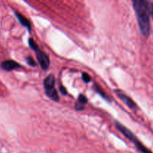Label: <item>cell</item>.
<instances>
[{
  "label": "cell",
  "mask_w": 153,
  "mask_h": 153,
  "mask_svg": "<svg viewBox=\"0 0 153 153\" xmlns=\"http://www.w3.org/2000/svg\"><path fill=\"white\" fill-rule=\"evenodd\" d=\"M79 103L82 105L86 104V103L88 102V99H87V97H85V96L82 95V94H80L79 97Z\"/></svg>",
  "instance_id": "10"
},
{
  "label": "cell",
  "mask_w": 153,
  "mask_h": 153,
  "mask_svg": "<svg viewBox=\"0 0 153 153\" xmlns=\"http://www.w3.org/2000/svg\"><path fill=\"white\" fill-rule=\"evenodd\" d=\"M132 3L140 31L144 37H149L150 34V19L147 1L134 0Z\"/></svg>",
  "instance_id": "1"
},
{
  "label": "cell",
  "mask_w": 153,
  "mask_h": 153,
  "mask_svg": "<svg viewBox=\"0 0 153 153\" xmlns=\"http://www.w3.org/2000/svg\"><path fill=\"white\" fill-rule=\"evenodd\" d=\"M26 61H27V63L28 64V65L32 66V67H35L36 66L35 61H34V60L31 57H28V58H26Z\"/></svg>",
  "instance_id": "13"
},
{
  "label": "cell",
  "mask_w": 153,
  "mask_h": 153,
  "mask_svg": "<svg viewBox=\"0 0 153 153\" xmlns=\"http://www.w3.org/2000/svg\"><path fill=\"white\" fill-rule=\"evenodd\" d=\"M116 127L123 135H125L128 140H131L134 143V146L137 147V150L139 152L141 153H153L152 151H150L148 148H146L130 130H128L126 127L124 126L120 123L116 122Z\"/></svg>",
  "instance_id": "2"
},
{
  "label": "cell",
  "mask_w": 153,
  "mask_h": 153,
  "mask_svg": "<svg viewBox=\"0 0 153 153\" xmlns=\"http://www.w3.org/2000/svg\"><path fill=\"white\" fill-rule=\"evenodd\" d=\"M94 90H95L96 92H97V94H100V95L101 96V97H102L103 99H105V100H108V101H109L108 97V96L106 95L104 91H103V90L102 89L101 87L99 86V85H97V84H94Z\"/></svg>",
  "instance_id": "8"
},
{
  "label": "cell",
  "mask_w": 153,
  "mask_h": 153,
  "mask_svg": "<svg viewBox=\"0 0 153 153\" xmlns=\"http://www.w3.org/2000/svg\"><path fill=\"white\" fill-rule=\"evenodd\" d=\"M15 15H16V18H17L18 21L21 23V25H23L25 28H26L28 31H31V24H30V22L21 13H19V12H15Z\"/></svg>",
  "instance_id": "7"
},
{
  "label": "cell",
  "mask_w": 153,
  "mask_h": 153,
  "mask_svg": "<svg viewBox=\"0 0 153 153\" xmlns=\"http://www.w3.org/2000/svg\"><path fill=\"white\" fill-rule=\"evenodd\" d=\"M114 93L128 108H130L131 109L136 108L137 105H136V104L134 103V102L133 101L130 97H128L126 94H125L123 92H122L120 90H115Z\"/></svg>",
  "instance_id": "5"
},
{
  "label": "cell",
  "mask_w": 153,
  "mask_h": 153,
  "mask_svg": "<svg viewBox=\"0 0 153 153\" xmlns=\"http://www.w3.org/2000/svg\"><path fill=\"white\" fill-rule=\"evenodd\" d=\"M147 7H148V10H149V16H152L153 19V2L147 1Z\"/></svg>",
  "instance_id": "11"
},
{
  "label": "cell",
  "mask_w": 153,
  "mask_h": 153,
  "mask_svg": "<svg viewBox=\"0 0 153 153\" xmlns=\"http://www.w3.org/2000/svg\"><path fill=\"white\" fill-rule=\"evenodd\" d=\"M75 107H76V109L77 111H82L84 109V105H83L80 104V103H76Z\"/></svg>",
  "instance_id": "14"
},
{
  "label": "cell",
  "mask_w": 153,
  "mask_h": 153,
  "mask_svg": "<svg viewBox=\"0 0 153 153\" xmlns=\"http://www.w3.org/2000/svg\"><path fill=\"white\" fill-rule=\"evenodd\" d=\"M1 67L6 71H12L15 69L19 68L21 67V66L20 64L13 60H7V61H4L1 62Z\"/></svg>",
  "instance_id": "6"
},
{
  "label": "cell",
  "mask_w": 153,
  "mask_h": 153,
  "mask_svg": "<svg viewBox=\"0 0 153 153\" xmlns=\"http://www.w3.org/2000/svg\"><path fill=\"white\" fill-rule=\"evenodd\" d=\"M43 87L46 96L58 102L59 100V97L57 91L55 90V79L52 75H49L43 81Z\"/></svg>",
  "instance_id": "3"
},
{
  "label": "cell",
  "mask_w": 153,
  "mask_h": 153,
  "mask_svg": "<svg viewBox=\"0 0 153 153\" xmlns=\"http://www.w3.org/2000/svg\"><path fill=\"white\" fill-rule=\"evenodd\" d=\"M60 91H61V93L63 95H67V90H66V88L64 86H60Z\"/></svg>",
  "instance_id": "15"
},
{
  "label": "cell",
  "mask_w": 153,
  "mask_h": 153,
  "mask_svg": "<svg viewBox=\"0 0 153 153\" xmlns=\"http://www.w3.org/2000/svg\"><path fill=\"white\" fill-rule=\"evenodd\" d=\"M28 45H29L30 48H31L32 50L35 51V52H37L39 49V46L36 43V42H34V40H33L32 38H29L28 39Z\"/></svg>",
  "instance_id": "9"
},
{
  "label": "cell",
  "mask_w": 153,
  "mask_h": 153,
  "mask_svg": "<svg viewBox=\"0 0 153 153\" xmlns=\"http://www.w3.org/2000/svg\"><path fill=\"white\" fill-rule=\"evenodd\" d=\"M36 56H37V61L43 70H48L50 65V61H49V55L44 52L43 51L38 49L36 52Z\"/></svg>",
  "instance_id": "4"
},
{
  "label": "cell",
  "mask_w": 153,
  "mask_h": 153,
  "mask_svg": "<svg viewBox=\"0 0 153 153\" xmlns=\"http://www.w3.org/2000/svg\"><path fill=\"white\" fill-rule=\"evenodd\" d=\"M82 79H83V81L85 82V83H88V82H91V76H90L89 75L86 73H82Z\"/></svg>",
  "instance_id": "12"
}]
</instances>
